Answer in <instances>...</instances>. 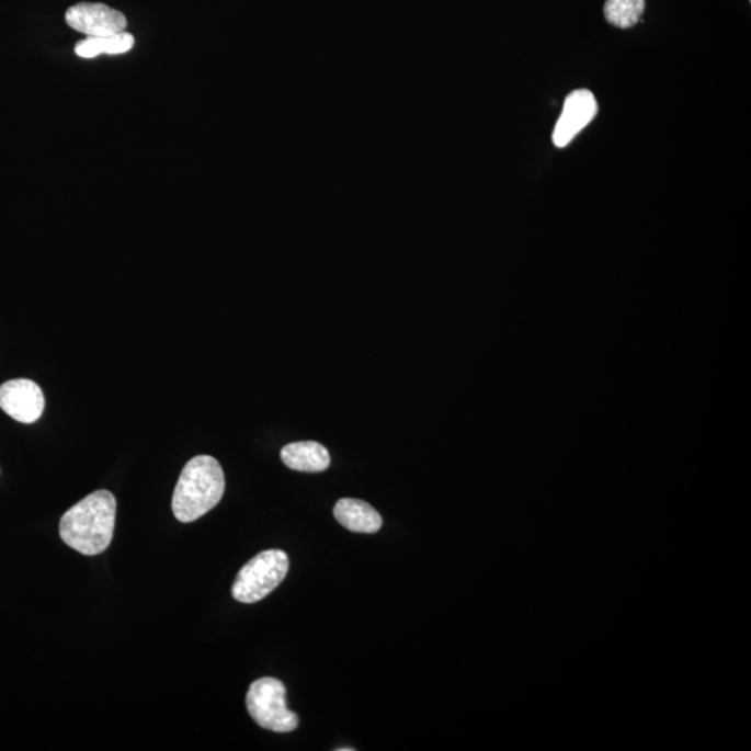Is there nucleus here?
I'll return each mask as SVG.
<instances>
[{
	"label": "nucleus",
	"instance_id": "obj_1",
	"mask_svg": "<svg viewBox=\"0 0 751 751\" xmlns=\"http://www.w3.org/2000/svg\"><path fill=\"white\" fill-rule=\"evenodd\" d=\"M117 502L107 490H98L71 507L60 520V537L72 550L98 556L111 546Z\"/></svg>",
	"mask_w": 751,
	"mask_h": 751
},
{
	"label": "nucleus",
	"instance_id": "obj_2",
	"mask_svg": "<svg viewBox=\"0 0 751 751\" xmlns=\"http://www.w3.org/2000/svg\"><path fill=\"white\" fill-rule=\"evenodd\" d=\"M225 473L210 455H198L184 466L175 486L172 510L180 522L190 523L208 514L225 494Z\"/></svg>",
	"mask_w": 751,
	"mask_h": 751
},
{
	"label": "nucleus",
	"instance_id": "obj_3",
	"mask_svg": "<svg viewBox=\"0 0 751 751\" xmlns=\"http://www.w3.org/2000/svg\"><path fill=\"white\" fill-rule=\"evenodd\" d=\"M288 568V556L282 550L258 554L238 572L231 589L232 598L240 603H258L283 582Z\"/></svg>",
	"mask_w": 751,
	"mask_h": 751
},
{
	"label": "nucleus",
	"instance_id": "obj_4",
	"mask_svg": "<svg viewBox=\"0 0 751 751\" xmlns=\"http://www.w3.org/2000/svg\"><path fill=\"white\" fill-rule=\"evenodd\" d=\"M286 686L274 678H262L252 683L247 693V708L259 727L277 733L293 732L298 728L297 714L289 712Z\"/></svg>",
	"mask_w": 751,
	"mask_h": 751
},
{
	"label": "nucleus",
	"instance_id": "obj_5",
	"mask_svg": "<svg viewBox=\"0 0 751 751\" xmlns=\"http://www.w3.org/2000/svg\"><path fill=\"white\" fill-rule=\"evenodd\" d=\"M66 23L87 38L115 35L127 29L126 15L103 3L75 4L66 12Z\"/></svg>",
	"mask_w": 751,
	"mask_h": 751
},
{
	"label": "nucleus",
	"instance_id": "obj_6",
	"mask_svg": "<svg viewBox=\"0 0 751 751\" xmlns=\"http://www.w3.org/2000/svg\"><path fill=\"white\" fill-rule=\"evenodd\" d=\"M0 408L14 421L34 423L43 417L44 392L33 380H9L0 386Z\"/></svg>",
	"mask_w": 751,
	"mask_h": 751
},
{
	"label": "nucleus",
	"instance_id": "obj_7",
	"mask_svg": "<svg viewBox=\"0 0 751 751\" xmlns=\"http://www.w3.org/2000/svg\"><path fill=\"white\" fill-rule=\"evenodd\" d=\"M598 112V101L592 92L577 90L569 93L564 102L561 116L554 128V145L558 148H566L584 127L594 121Z\"/></svg>",
	"mask_w": 751,
	"mask_h": 751
},
{
	"label": "nucleus",
	"instance_id": "obj_8",
	"mask_svg": "<svg viewBox=\"0 0 751 751\" xmlns=\"http://www.w3.org/2000/svg\"><path fill=\"white\" fill-rule=\"evenodd\" d=\"M334 516L345 530L355 533H376L382 530L383 520L372 505L356 499H341L334 507Z\"/></svg>",
	"mask_w": 751,
	"mask_h": 751
},
{
	"label": "nucleus",
	"instance_id": "obj_9",
	"mask_svg": "<svg viewBox=\"0 0 751 751\" xmlns=\"http://www.w3.org/2000/svg\"><path fill=\"white\" fill-rule=\"evenodd\" d=\"M282 459L287 468L298 473H323L330 466V454L325 445L316 442H299L282 450Z\"/></svg>",
	"mask_w": 751,
	"mask_h": 751
},
{
	"label": "nucleus",
	"instance_id": "obj_10",
	"mask_svg": "<svg viewBox=\"0 0 751 751\" xmlns=\"http://www.w3.org/2000/svg\"><path fill=\"white\" fill-rule=\"evenodd\" d=\"M134 36L127 31L101 38H86L76 45V54L82 59H93L101 55H123L132 50Z\"/></svg>",
	"mask_w": 751,
	"mask_h": 751
},
{
	"label": "nucleus",
	"instance_id": "obj_11",
	"mask_svg": "<svg viewBox=\"0 0 751 751\" xmlns=\"http://www.w3.org/2000/svg\"><path fill=\"white\" fill-rule=\"evenodd\" d=\"M645 9L646 0H607L604 15L614 27L630 29L640 22Z\"/></svg>",
	"mask_w": 751,
	"mask_h": 751
}]
</instances>
